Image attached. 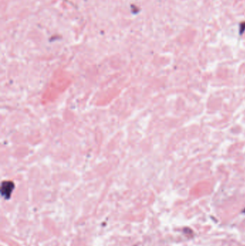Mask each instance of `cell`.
<instances>
[{"label":"cell","instance_id":"1","mask_svg":"<svg viewBox=\"0 0 245 246\" xmlns=\"http://www.w3.org/2000/svg\"><path fill=\"white\" fill-rule=\"evenodd\" d=\"M6 187L2 185V195L5 197H8L10 195V194L12 191V183H9V185L8 186V183H6Z\"/></svg>","mask_w":245,"mask_h":246}]
</instances>
